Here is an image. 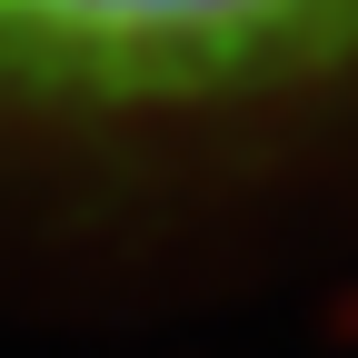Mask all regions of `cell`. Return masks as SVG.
<instances>
[{"label": "cell", "mask_w": 358, "mask_h": 358, "mask_svg": "<svg viewBox=\"0 0 358 358\" xmlns=\"http://www.w3.org/2000/svg\"><path fill=\"white\" fill-rule=\"evenodd\" d=\"M358 60V0H0V110L209 120Z\"/></svg>", "instance_id": "6da1fadb"}]
</instances>
